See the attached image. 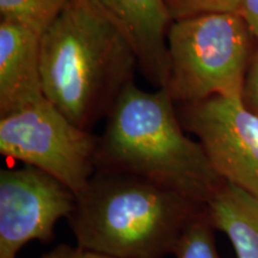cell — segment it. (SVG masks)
Wrapping results in <instances>:
<instances>
[{"instance_id": "obj_6", "label": "cell", "mask_w": 258, "mask_h": 258, "mask_svg": "<svg viewBox=\"0 0 258 258\" xmlns=\"http://www.w3.org/2000/svg\"><path fill=\"white\" fill-rule=\"evenodd\" d=\"M177 111L220 178L258 201V116L241 98L222 96L178 104Z\"/></svg>"}, {"instance_id": "obj_8", "label": "cell", "mask_w": 258, "mask_h": 258, "mask_svg": "<svg viewBox=\"0 0 258 258\" xmlns=\"http://www.w3.org/2000/svg\"><path fill=\"white\" fill-rule=\"evenodd\" d=\"M132 44L141 72L158 89L169 76L166 36L172 22L164 0H93Z\"/></svg>"}, {"instance_id": "obj_14", "label": "cell", "mask_w": 258, "mask_h": 258, "mask_svg": "<svg viewBox=\"0 0 258 258\" xmlns=\"http://www.w3.org/2000/svg\"><path fill=\"white\" fill-rule=\"evenodd\" d=\"M241 101L249 110L258 116V44L254 48L245 77Z\"/></svg>"}, {"instance_id": "obj_5", "label": "cell", "mask_w": 258, "mask_h": 258, "mask_svg": "<svg viewBox=\"0 0 258 258\" xmlns=\"http://www.w3.org/2000/svg\"><path fill=\"white\" fill-rule=\"evenodd\" d=\"M98 137L47 97L0 116V153L43 171L78 195L97 171Z\"/></svg>"}, {"instance_id": "obj_12", "label": "cell", "mask_w": 258, "mask_h": 258, "mask_svg": "<svg viewBox=\"0 0 258 258\" xmlns=\"http://www.w3.org/2000/svg\"><path fill=\"white\" fill-rule=\"evenodd\" d=\"M214 230L206 208L183 232L173 256L176 258H221L215 243Z\"/></svg>"}, {"instance_id": "obj_2", "label": "cell", "mask_w": 258, "mask_h": 258, "mask_svg": "<svg viewBox=\"0 0 258 258\" xmlns=\"http://www.w3.org/2000/svg\"><path fill=\"white\" fill-rule=\"evenodd\" d=\"M176 104L165 89L145 91L131 80L106 115L97 170L141 177L207 206L225 182L184 133Z\"/></svg>"}, {"instance_id": "obj_11", "label": "cell", "mask_w": 258, "mask_h": 258, "mask_svg": "<svg viewBox=\"0 0 258 258\" xmlns=\"http://www.w3.org/2000/svg\"><path fill=\"white\" fill-rule=\"evenodd\" d=\"M70 0H0V17L11 18L44 31Z\"/></svg>"}, {"instance_id": "obj_9", "label": "cell", "mask_w": 258, "mask_h": 258, "mask_svg": "<svg viewBox=\"0 0 258 258\" xmlns=\"http://www.w3.org/2000/svg\"><path fill=\"white\" fill-rule=\"evenodd\" d=\"M41 34L0 17V116L43 98Z\"/></svg>"}, {"instance_id": "obj_13", "label": "cell", "mask_w": 258, "mask_h": 258, "mask_svg": "<svg viewBox=\"0 0 258 258\" xmlns=\"http://www.w3.org/2000/svg\"><path fill=\"white\" fill-rule=\"evenodd\" d=\"M172 21L206 12L235 11L239 0H164Z\"/></svg>"}, {"instance_id": "obj_3", "label": "cell", "mask_w": 258, "mask_h": 258, "mask_svg": "<svg viewBox=\"0 0 258 258\" xmlns=\"http://www.w3.org/2000/svg\"><path fill=\"white\" fill-rule=\"evenodd\" d=\"M207 206L128 173L97 170L69 220L77 245L120 258L173 254Z\"/></svg>"}, {"instance_id": "obj_15", "label": "cell", "mask_w": 258, "mask_h": 258, "mask_svg": "<svg viewBox=\"0 0 258 258\" xmlns=\"http://www.w3.org/2000/svg\"><path fill=\"white\" fill-rule=\"evenodd\" d=\"M40 258H120L106 254L98 251H93L79 246V245L59 244L55 247L47 251Z\"/></svg>"}, {"instance_id": "obj_7", "label": "cell", "mask_w": 258, "mask_h": 258, "mask_svg": "<svg viewBox=\"0 0 258 258\" xmlns=\"http://www.w3.org/2000/svg\"><path fill=\"white\" fill-rule=\"evenodd\" d=\"M76 202L72 190L36 167L0 171V258H17L32 240L50 243Z\"/></svg>"}, {"instance_id": "obj_16", "label": "cell", "mask_w": 258, "mask_h": 258, "mask_svg": "<svg viewBox=\"0 0 258 258\" xmlns=\"http://www.w3.org/2000/svg\"><path fill=\"white\" fill-rule=\"evenodd\" d=\"M235 12L244 19L252 36L258 41V0H239Z\"/></svg>"}, {"instance_id": "obj_4", "label": "cell", "mask_w": 258, "mask_h": 258, "mask_svg": "<svg viewBox=\"0 0 258 258\" xmlns=\"http://www.w3.org/2000/svg\"><path fill=\"white\" fill-rule=\"evenodd\" d=\"M253 36L235 11L206 12L171 22L165 89L177 104L214 96L241 98Z\"/></svg>"}, {"instance_id": "obj_10", "label": "cell", "mask_w": 258, "mask_h": 258, "mask_svg": "<svg viewBox=\"0 0 258 258\" xmlns=\"http://www.w3.org/2000/svg\"><path fill=\"white\" fill-rule=\"evenodd\" d=\"M215 230L227 235L237 258H258V201L224 183L207 205Z\"/></svg>"}, {"instance_id": "obj_1", "label": "cell", "mask_w": 258, "mask_h": 258, "mask_svg": "<svg viewBox=\"0 0 258 258\" xmlns=\"http://www.w3.org/2000/svg\"><path fill=\"white\" fill-rule=\"evenodd\" d=\"M137 54L93 0H70L41 34L44 96L90 131L133 80Z\"/></svg>"}]
</instances>
